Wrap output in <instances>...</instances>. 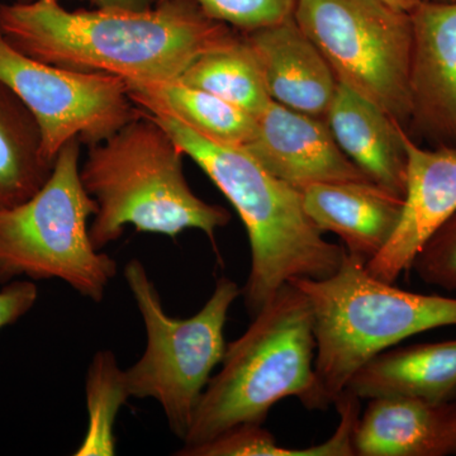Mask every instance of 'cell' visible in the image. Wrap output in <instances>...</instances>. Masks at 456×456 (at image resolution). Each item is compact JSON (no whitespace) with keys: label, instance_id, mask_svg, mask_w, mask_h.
I'll use <instances>...</instances> for the list:
<instances>
[{"label":"cell","instance_id":"obj_1","mask_svg":"<svg viewBox=\"0 0 456 456\" xmlns=\"http://www.w3.org/2000/svg\"><path fill=\"white\" fill-rule=\"evenodd\" d=\"M12 46L46 64L136 82L179 79L198 57L237 37L193 0L142 12L68 11L60 0L0 4Z\"/></svg>","mask_w":456,"mask_h":456},{"label":"cell","instance_id":"obj_2","mask_svg":"<svg viewBox=\"0 0 456 456\" xmlns=\"http://www.w3.org/2000/svg\"><path fill=\"white\" fill-rule=\"evenodd\" d=\"M206 173L244 222L251 268L242 290L253 316L292 279H325L340 268L346 250L323 239L308 217L302 193L270 174L241 147L203 139L161 113H147Z\"/></svg>","mask_w":456,"mask_h":456},{"label":"cell","instance_id":"obj_3","mask_svg":"<svg viewBox=\"0 0 456 456\" xmlns=\"http://www.w3.org/2000/svg\"><path fill=\"white\" fill-rule=\"evenodd\" d=\"M184 156L143 110L112 136L89 146L80 179L97 203L89 226L97 250L118 240L127 224L171 239L200 230L215 241L217 230L230 222V212L194 194L185 179Z\"/></svg>","mask_w":456,"mask_h":456},{"label":"cell","instance_id":"obj_4","mask_svg":"<svg viewBox=\"0 0 456 456\" xmlns=\"http://www.w3.org/2000/svg\"><path fill=\"white\" fill-rule=\"evenodd\" d=\"M310 302L287 283L256 314L245 334L227 344L194 413L189 450L241 425H263L278 402L296 397L308 410L329 408L318 386Z\"/></svg>","mask_w":456,"mask_h":456},{"label":"cell","instance_id":"obj_5","mask_svg":"<svg viewBox=\"0 0 456 456\" xmlns=\"http://www.w3.org/2000/svg\"><path fill=\"white\" fill-rule=\"evenodd\" d=\"M289 283L311 305L314 371L329 406L378 354L411 336L456 325V298L407 292L373 277L364 261L347 253L331 277L296 278Z\"/></svg>","mask_w":456,"mask_h":456},{"label":"cell","instance_id":"obj_6","mask_svg":"<svg viewBox=\"0 0 456 456\" xmlns=\"http://www.w3.org/2000/svg\"><path fill=\"white\" fill-rule=\"evenodd\" d=\"M79 160L80 141L74 139L60 150L37 193L0 211V283L59 279L90 301H103L117 263L90 240L97 203L84 188Z\"/></svg>","mask_w":456,"mask_h":456},{"label":"cell","instance_id":"obj_7","mask_svg":"<svg viewBox=\"0 0 456 456\" xmlns=\"http://www.w3.org/2000/svg\"><path fill=\"white\" fill-rule=\"evenodd\" d=\"M125 279L146 327L145 353L125 370L134 398H152L163 408L171 432L187 437L212 371L226 354L224 326L239 285L218 279L206 305L194 316L174 318L165 312L154 281L140 260L125 266Z\"/></svg>","mask_w":456,"mask_h":456},{"label":"cell","instance_id":"obj_8","mask_svg":"<svg viewBox=\"0 0 456 456\" xmlns=\"http://www.w3.org/2000/svg\"><path fill=\"white\" fill-rule=\"evenodd\" d=\"M294 20L345 84L406 128L413 29L383 0H297Z\"/></svg>","mask_w":456,"mask_h":456},{"label":"cell","instance_id":"obj_9","mask_svg":"<svg viewBox=\"0 0 456 456\" xmlns=\"http://www.w3.org/2000/svg\"><path fill=\"white\" fill-rule=\"evenodd\" d=\"M0 82L31 112L51 160L71 140L95 145L142 114L123 77L38 61L12 46L2 29Z\"/></svg>","mask_w":456,"mask_h":456},{"label":"cell","instance_id":"obj_10","mask_svg":"<svg viewBox=\"0 0 456 456\" xmlns=\"http://www.w3.org/2000/svg\"><path fill=\"white\" fill-rule=\"evenodd\" d=\"M406 191L398 226L386 248L367 264L373 277L395 283L428 239L456 213V146L417 145L404 131Z\"/></svg>","mask_w":456,"mask_h":456},{"label":"cell","instance_id":"obj_11","mask_svg":"<svg viewBox=\"0 0 456 456\" xmlns=\"http://www.w3.org/2000/svg\"><path fill=\"white\" fill-rule=\"evenodd\" d=\"M241 149L298 191L317 183L371 182L341 151L326 119L277 102L256 117L253 139Z\"/></svg>","mask_w":456,"mask_h":456},{"label":"cell","instance_id":"obj_12","mask_svg":"<svg viewBox=\"0 0 456 456\" xmlns=\"http://www.w3.org/2000/svg\"><path fill=\"white\" fill-rule=\"evenodd\" d=\"M411 121L456 146V2L422 0L411 12Z\"/></svg>","mask_w":456,"mask_h":456},{"label":"cell","instance_id":"obj_13","mask_svg":"<svg viewBox=\"0 0 456 456\" xmlns=\"http://www.w3.org/2000/svg\"><path fill=\"white\" fill-rule=\"evenodd\" d=\"M273 102L326 119L338 88L331 66L294 17L244 33Z\"/></svg>","mask_w":456,"mask_h":456},{"label":"cell","instance_id":"obj_14","mask_svg":"<svg viewBox=\"0 0 456 456\" xmlns=\"http://www.w3.org/2000/svg\"><path fill=\"white\" fill-rule=\"evenodd\" d=\"M301 193L318 230L340 237L346 253L365 264L388 244L403 209V197L373 182L317 183Z\"/></svg>","mask_w":456,"mask_h":456},{"label":"cell","instance_id":"obj_15","mask_svg":"<svg viewBox=\"0 0 456 456\" xmlns=\"http://www.w3.org/2000/svg\"><path fill=\"white\" fill-rule=\"evenodd\" d=\"M354 446L360 456L456 455V399H369Z\"/></svg>","mask_w":456,"mask_h":456},{"label":"cell","instance_id":"obj_16","mask_svg":"<svg viewBox=\"0 0 456 456\" xmlns=\"http://www.w3.org/2000/svg\"><path fill=\"white\" fill-rule=\"evenodd\" d=\"M326 122L347 158L375 184L403 197L406 128L367 98L338 83Z\"/></svg>","mask_w":456,"mask_h":456},{"label":"cell","instance_id":"obj_17","mask_svg":"<svg viewBox=\"0 0 456 456\" xmlns=\"http://www.w3.org/2000/svg\"><path fill=\"white\" fill-rule=\"evenodd\" d=\"M346 389L360 399L407 397L456 399V340L425 342L388 349L365 362Z\"/></svg>","mask_w":456,"mask_h":456},{"label":"cell","instance_id":"obj_18","mask_svg":"<svg viewBox=\"0 0 456 456\" xmlns=\"http://www.w3.org/2000/svg\"><path fill=\"white\" fill-rule=\"evenodd\" d=\"M134 103L146 113H161L203 139L220 145L245 147L256 130V117L241 108L180 80H125Z\"/></svg>","mask_w":456,"mask_h":456},{"label":"cell","instance_id":"obj_19","mask_svg":"<svg viewBox=\"0 0 456 456\" xmlns=\"http://www.w3.org/2000/svg\"><path fill=\"white\" fill-rule=\"evenodd\" d=\"M53 164L45 154L40 127L31 112L0 82V211L37 193Z\"/></svg>","mask_w":456,"mask_h":456},{"label":"cell","instance_id":"obj_20","mask_svg":"<svg viewBox=\"0 0 456 456\" xmlns=\"http://www.w3.org/2000/svg\"><path fill=\"white\" fill-rule=\"evenodd\" d=\"M178 80L255 117L272 102L256 57L244 36L198 57Z\"/></svg>","mask_w":456,"mask_h":456},{"label":"cell","instance_id":"obj_21","mask_svg":"<svg viewBox=\"0 0 456 456\" xmlns=\"http://www.w3.org/2000/svg\"><path fill=\"white\" fill-rule=\"evenodd\" d=\"M88 428L75 456H112L116 452L114 422L117 413L131 397L125 370L110 350L95 354L86 377Z\"/></svg>","mask_w":456,"mask_h":456},{"label":"cell","instance_id":"obj_22","mask_svg":"<svg viewBox=\"0 0 456 456\" xmlns=\"http://www.w3.org/2000/svg\"><path fill=\"white\" fill-rule=\"evenodd\" d=\"M182 456H330L331 446L327 441L305 449H288L278 445L275 437L263 425H241L220 436L176 452Z\"/></svg>","mask_w":456,"mask_h":456},{"label":"cell","instance_id":"obj_23","mask_svg":"<svg viewBox=\"0 0 456 456\" xmlns=\"http://www.w3.org/2000/svg\"><path fill=\"white\" fill-rule=\"evenodd\" d=\"M207 16L251 32L294 17L297 0H193Z\"/></svg>","mask_w":456,"mask_h":456},{"label":"cell","instance_id":"obj_24","mask_svg":"<svg viewBox=\"0 0 456 456\" xmlns=\"http://www.w3.org/2000/svg\"><path fill=\"white\" fill-rule=\"evenodd\" d=\"M411 269L426 284L456 290V213L428 239Z\"/></svg>","mask_w":456,"mask_h":456},{"label":"cell","instance_id":"obj_25","mask_svg":"<svg viewBox=\"0 0 456 456\" xmlns=\"http://www.w3.org/2000/svg\"><path fill=\"white\" fill-rule=\"evenodd\" d=\"M38 298L32 281H13L0 290V330L13 325L32 310Z\"/></svg>","mask_w":456,"mask_h":456},{"label":"cell","instance_id":"obj_26","mask_svg":"<svg viewBox=\"0 0 456 456\" xmlns=\"http://www.w3.org/2000/svg\"><path fill=\"white\" fill-rule=\"evenodd\" d=\"M95 9L142 12L154 8L161 0H86Z\"/></svg>","mask_w":456,"mask_h":456},{"label":"cell","instance_id":"obj_27","mask_svg":"<svg viewBox=\"0 0 456 456\" xmlns=\"http://www.w3.org/2000/svg\"><path fill=\"white\" fill-rule=\"evenodd\" d=\"M387 4L392 5V7L401 9V11L411 12L413 11L422 2V0H383Z\"/></svg>","mask_w":456,"mask_h":456},{"label":"cell","instance_id":"obj_28","mask_svg":"<svg viewBox=\"0 0 456 456\" xmlns=\"http://www.w3.org/2000/svg\"><path fill=\"white\" fill-rule=\"evenodd\" d=\"M428 2L450 3V2H456V0H428Z\"/></svg>","mask_w":456,"mask_h":456},{"label":"cell","instance_id":"obj_29","mask_svg":"<svg viewBox=\"0 0 456 456\" xmlns=\"http://www.w3.org/2000/svg\"><path fill=\"white\" fill-rule=\"evenodd\" d=\"M16 2H20V3H31V2H35V0H16Z\"/></svg>","mask_w":456,"mask_h":456}]
</instances>
